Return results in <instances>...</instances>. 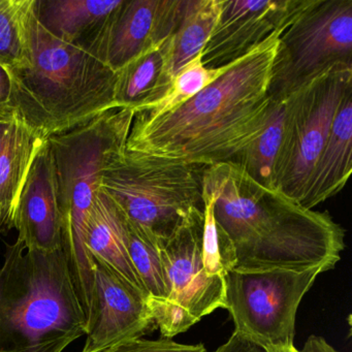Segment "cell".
<instances>
[{"label":"cell","mask_w":352,"mask_h":352,"mask_svg":"<svg viewBox=\"0 0 352 352\" xmlns=\"http://www.w3.org/2000/svg\"><path fill=\"white\" fill-rule=\"evenodd\" d=\"M337 65H352V0H292L279 36L272 98Z\"/></svg>","instance_id":"cell-8"},{"label":"cell","mask_w":352,"mask_h":352,"mask_svg":"<svg viewBox=\"0 0 352 352\" xmlns=\"http://www.w3.org/2000/svg\"><path fill=\"white\" fill-rule=\"evenodd\" d=\"M156 329L147 294L100 259L94 258V283L81 352H100Z\"/></svg>","instance_id":"cell-11"},{"label":"cell","mask_w":352,"mask_h":352,"mask_svg":"<svg viewBox=\"0 0 352 352\" xmlns=\"http://www.w3.org/2000/svg\"><path fill=\"white\" fill-rule=\"evenodd\" d=\"M123 0H34L36 19L53 36L98 58L113 16Z\"/></svg>","instance_id":"cell-15"},{"label":"cell","mask_w":352,"mask_h":352,"mask_svg":"<svg viewBox=\"0 0 352 352\" xmlns=\"http://www.w3.org/2000/svg\"><path fill=\"white\" fill-rule=\"evenodd\" d=\"M126 248L131 263L149 298L150 306L168 298V287L160 259V245L143 228L125 217Z\"/></svg>","instance_id":"cell-22"},{"label":"cell","mask_w":352,"mask_h":352,"mask_svg":"<svg viewBox=\"0 0 352 352\" xmlns=\"http://www.w3.org/2000/svg\"><path fill=\"white\" fill-rule=\"evenodd\" d=\"M135 115L131 109H111L48 139L56 170L63 250L86 318L94 273V258L86 247L88 215L100 191L102 172L125 150Z\"/></svg>","instance_id":"cell-5"},{"label":"cell","mask_w":352,"mask_h":352,"mask_svg":"<svg viewBox=\"0 0 352 352\" xmlns=\"http://www.w3.org/2000/svg\"><path fill=\"white\" fill-rule=\"evenodd\" d=\"M352 91V65H337L286 96L285 135L276 190L302 203L333 120Z\"/></svg>","instance_id":"cell-9"},{"label":"cell","mask_w":352,"mask_h":352,"mask_svg":"<svg viewBox=\"0 0 352 352\" xmlns=\"http://www.w3.org/2000/svg\"><path fill=\"white\" fill-rule=\"evenodd\" d=\"M322 270L226 273V307L234 331L265 349L294 345L296 317Z\"/></svg>","instance_id":"cell-10"},{"label":"cell","mask_w":352,"mask_h":352,"mask_svg":"<svg viewBox=\"0 0 352 352\" xmlns=\"http://www.w3.org/2000/svg\"><path fill=\"white\" fill-rule=\"evenodd\" d=\"M292 0H221L217 23L201 52L208 69L232 65L283 26Z\"/></svg>","instance_id":"cell-12"},{"label":"cell","mask_w":352,"mask_h":352,"mask_svg":"<svg viewBox=\"0 0 352 352\" xmlns=\"http://www.w3.org/2000/svg\"><path fill=\"white\" fill-rule=\"evenodd\" d=\"M203 170L124 150L104 168L100 189L162 248L193 210L204 209Z\"/></svg>","instance_id":"cell-7"},{"label":"cell","mask_w":352,"mask_h":352,"mask_svg":"<svg viewBox=\"0 0 352 352\" xmlns=\"http://www.w3.org/2000/svg\"><path fill=\"white\" fill-rule=\"evenodd\" d=\"M195 209L160 249L168 298L152 305L156 329L174 338L226 307V272L216 245L214 197Z\"/></svg>","instance_id":"cell-6"},{"label":"cell","mask_w":352,"mask_h":352,"mask_svg":"<svg viewBox=\"0 0 352 352\" xmlns=\"http://www.w3.org/2000/svg\"><path fill=\"white\" fill-rule=\"evenodd\" d=\"M286 96L273 98L269 119L236 164L258 184L276 190V174L285 135Z\"/></svg>","instance_id":"cell-20"},{"label":"cell","mask_w":352,"mask_h":352,"mask_svg":"<svg viewBox=\"0 0 352 352\" xmlns=\"http://www.w3.org/2000/svg\"><path fill=\"white\" fill-rule=\"evenodd\" d=\"M228 67L230 65L220 69H208L201 63L199 54L174 76L170 87L162 98L148 104L135 115L156 118L173 112L221 77Z\"/></svg>","instance_id":"cell-24"},{"label":"cell","mask_w":352,"mask_h":352,"mask_svg":"<svg viewBox=\"0 0 352 352\" xmlns=\"http://www.w3.org/2000/svg\"><path fill=\"white\" fill-rule=\"evenodd\" d=\"M185 0H123L111 20L98 59L115 73L172 36Z\"/></svg>","instance_id":"cell-13"},{"label":"cell","mask_w":352,"mask_h":352,"mask_svg":"<svg viewBox=\"0 0 352 352\" xmlns=\"http://www.w3.org/2000/svg\"><path fill=\"white\" fill-rule=\"evenodd\" d=\"M352 170V91L348 92L333 120L300 205L313 208L343 189Z\"/></svg>","instance_id":"cell-17"},{"label":"cell","mask_w":352,"mask_h":352,"mask_svg":"<svg viewBox=\"0 0 352 352\" xmlns=\"http://www.w3.org/2000/svg\"><path fill=\"white\" fill-rule=\"evenodd\" d=\"M220 6L221 0H185L180 21L172 34L173 76L201 54L217 23Z\"/></svg>","instance_id":"cell-21"},{"label":"cell","mask_w":352,"mask_h":352,"mask_svg":"<svg viewBox=\"0 0 352 352\" xmlns=\"http://www.w3.org/2000/svg\"><path fill=\"white\" fill-rule=\"evenodd\" d=\"M300 352H339L327 343L324 338L312 335L307 339Z\"/></svg>","instance_id":"cell-28"},{"label":"cell","mask_w":352,"mask_h":352,"mask_svg":"<svg viewBox=\"0 0 352 352\" xmlns=\"http://www.w3.org/2000/svg\"><path fill=\"white\" fill-rule=\"evenodd\" d=\"M282 28L173 112L156 118L135 115L125 150L201 168L236 164L269 119Z\"/></svg>","instance_id":"cell-2"},{"label":"cell","mask_w":352,"mask_h":352,"mask_svg":"<svg viewBox=\"0 0 352 352\" xmlns=\"http://www.w3.org/2000/svg\"><path fill=\"white\" fill-rule=\"evenodd\" d=\"M100 352H208L203 344L187 345L173 341L170 338L158 340L135 339L122 342Z\"/></svg>","instance_id":"cell-25"},{"label":"cell","mask_w":352,"mask_h":352,"mask_svg":"<svg viewBox=\"0 0 352 352\" xmlns=\"http://www.w3.org/2000/svg\"><path fill=\"white\" fill-rule=\"evenodd\" d=\"M270 352H300L296 349V346H288V347L276 348V349L269 350Z\"/></svg>","instance_id":"cell-29"},{"label":"cell","mask_w":352,"mask_h":352,"mask_svg":"<svg viewBox=\"0 0 352 352\" xmlns=\"http://www.w3.org/2000/svg\"><path fill=\"white\" fill-rule=\"evenodd\" d=\"M214 352H270L263 346L234 331L230 339Z\"/></svg>","instance_id":"cell-27"},{"label":"cell","mask_w":352,"mask_h":352,"mask_svg":"<svg viewBox=\"0 0 352 352\" xmlns=\"http://www.w3.org/2000/svg\"><path fill=\"white\" fill-rule=\"evenodd\" d=\"M14 228L30 251L63 250L56 170L48 140L38 150L20 195Z\"/></svg>","instance_id":"cell-14"},{"label":"cell","mask_w":352,"mask_h":352,"mask_svg":"<svg viewBox=\"0 0 352 352\" xmlns=\"http://www.w3.org/2000/svg\"><path fill=\"white\" fill-rule=\"evenodd\" d=\"M32 0H0V65L10 76L30 65L26 17Z\"/></svg>","instance_id":"cell-23"},{"label":"cell","mask_w":352,"mask_h":352,"mask_svg":"<svg viewBox=\"0 0 352 352\" xmlns=\"http://www.w3.org/2000/svg\"><path fill=\"white\" fill-rule=\"evenodd\" d=\"M46 141L17 117L0 122V234L14 228L28 173Z\"/></svg>","instance_id":"cell-16"},{"label":"cell","mask_w":352,"mask_h":352,"mask_svg":"<svg viewBox=\"0 0 352 352\" xmlns=\"http://www.w3.org/2000/svg\"><path fill=\"white\" fill-rule=\"evenodd\" d=\"M63 250L7 244L0 269V352H63L86 333Z\"/></svg>","instance_id":"cell-4"},{"label":"cell","mask_w":352,"mask_h":352,"mask_svg":"<svg viewBox=\"0 0 352 352\" xmlns=\"http://www.w3.org/2000/svg\"><path fill=\"white\" fill-rule=\"evenodd\" d=\"M172 36L117 72L114 100L116 108L135 114L162 98L172 83Z\"/></svg>","instance_id":"cell-18"},{"label":"cell","mask_w":352,"mask_h":352,"mask_svg":"<svg viewBox=\"0 0 352 352\" xmlns=\"http://www.w3.org/2000/svg\"><path fill=\"white\" fill-rule=\"evenodd\" d=\"M12 100V81L7 69L0 65V122H7L15 118Z\"/></svg>","instance_id":"cell-26"},{"label":"cell","mask_w":352,"mask_h":352,"mask_svg":"<svg viewBox=\"0 0 352 352\" xmlns=\"http://www.w3.org/2000/svg\"><path fill=\"white\" fill-rule=\"evenodd\" d=\"M30 65L10 76L15 115L42 139L72 131L116 108L117 74L86 51L61 42L26 17Z\"/></svg>","instance_id":"cell-3"},{"label":"cell","mask_w":352,"mask_h":352,"mask_svg":"<svg viewBox=\"0 0 352 352\" xmlns=\"http://www.w3.org/2000/svg\"><path fill=\"white\" fill-rule=\"evenodd\" d=\"M125 241V216L114 201L100 189L88 215L86 247L94 258L100 259L110 265L127 281L146 294L129 258Z\"/></svg>","instance_id":"cell-19"},{"label":"cell","mask_w":352,"mask_h":352,"mask_svg":"<svg viewBox=\"0 0 352 352\" xmlns=\"http://www.w3.org/2000/svg\"><path fill=\"white\" fill-rule=\"evenodd\" d=\"M214 197L216 245L224 272L333 270L345 249V230L327 212L306 209L253 180L234 162L203 170Z\"/></svg>","instance_id":"cell-1"}]
</instances>
